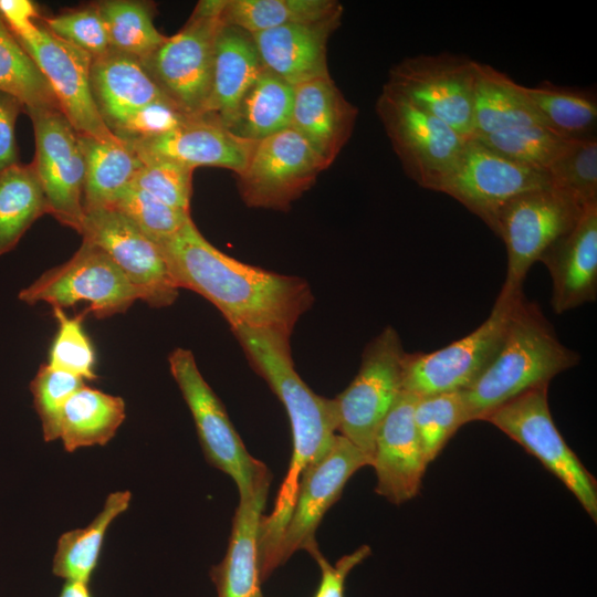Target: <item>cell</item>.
Segmentation results:
<instances>
[{"label":"cell","mask_w":597,"mask_h":597,"mask_svg":"<svg viewBox=\"0 0 597 597\" xmlns=\"http://www.w3.org/2000/svg\"><path fill=\"white\" fill-rule=\"evenodd\" d=\"M179 289L211 302L231 327L276 331L291 336L313 303L308 283L249 265L214 248L192 219L158 245Z\"/></svg>","instance_id":"obj_1"},{"label":"cell","mask_w":597,"mask_h":597,"mask_svg":"<svg viewBox=\"0 0 597 597\" xmlns=\"http://www.w3.org/2000/svg\"><path fill=\"white\" fill-rule=\"evenodd\" d=\"M245 355L284 405L292 430L293 452L273 512L263 516L259 534L260 562L271 568L274 555L291 515L297 485L304 470L323 457L332 446L338 418L334 399L316 395L294 369L291 336L283 333L231 327Z\"/></svg>","instance_id":"obj_2"},{"label":"cell","mask_w":597,"mask_h":597,"mask_svg":"<svg viewBox=\"0 0 597 597\" xmlns=\"http://www.w3.org/2000/svg\"><path fill=\"white\" fill-rule=\"evenodd\" d=\"M579 355L563 345L540 307L522 295L514 304L503 341L484 370L464 390L468 423L576 366Z\"/></svg>","instance_id":"obj_3"},{"label":"cell","mask_w":597,"mask_h":597,"mask_svg":"<svg viewBox=\"0 0 597 597\" xmlns=\"http://www.w3.org/2000/svg\"><path fill=\"white\" fill-rule=\"evenodd\" d=\"M226 2L199 1L185 27L140 60L165 97L188 116L206 114L209 105L216 38Z\"/></svg>","instance_id":"obj_4"},{"label":"cell","mask_w":597,"mask_h":597,"mask_svg":"<svg viewBox=\"0 0 597 597\" xmlns=\"http://www.w3.org/2000/svg\"><path fill=\"white\" fill-rule=\"evenodd\" d=\"M399 334L386 326L364 349L359 370L335 400L337 431L370 460L377 431L404 390Z\"/></svg>","instance_id":"obj_5"},{"label":"cell","mask_w":597,"mask_h":597,"mask_svg":"<svg viewBox=\"0 0 597 597\" xmlns=\"http://www.w3.org/2000/svg\"><path fill=\"white\" fill-rule=\"evenodd\" d=\"M168 362L170 373L192 415L209 463L234 481L240 499L270 481L271 473L263 462L248 452L220 399L202 377L193 354L185 348H176L170 353Z\"/></svg>","instance_id":"obj_6"},{"label":"cell","mask_w":597,"mask_h":597,"mask_svg":"<svg viewBox=\"0 0 597 597\" xmlns=\"http://www.w3.org/2000/svg\"><path fill=\"white\" fill-rule=\"evenodd\" d=\"M492 423L535 457L597 520V482L569 448L554 423L548 406V385L531 389L491 411Z\"/></svg>","instance_id":"obj_7"},{"label":"cell","mask_w":597,"mask_h":597,"mask_svg":"<svg viewBox=\"0 0 597 597\" xmlns=\"http://www.w3.org/2000/svg\"><path fill=\"white\" fill-rule=\"evenodd\" d=\"M585 207L568 193L551 187L522 193L501 209L496 235L505 244L507 269L500 296L512 298L523 294L531 266L576 224Z\"/></svg>","instance_id":"obj_8"},{"label":"cell","mask_w":597,"mask_h":597,"mask_svg":"<svg viewBox=\"0 0 597 597\" xmlns=\"http://www.w3.org/2000/svg\"><path fill=\"white\" fill-rule=\"evenodd\" d=\"M376 112L405 172L422 188L439 191L468 139L387 86Z\"/></svg>","instance_id":"obj_9"},{"label":"cell","mask_w":597,"mask_h":597,"mask_svg":"<svg viewBox=\"0 0 597 597\" xmlns=\"http://www.w3.org/2000/svg\"><path fill=\"white\" fill-rule=\"evenodd\" d=\"M19 300L29 305L45 302L60 308L85 301L86 314L104 318L126 312L139 296L108 254L83 241L70 260L21 290Z\"/></svg>","instance_id":"obj_10"},{"label":"cell","mask_w":597,"mask_h":597,"mask_svg":"<svg viewBox=\"0 0 597 597\" xmlns=\"http://www.w3.org/2000/svg\"><path fill=\"white\" fill-rule=\"evenodd\" d=\"M522 295H498L490 315L479 327L440 349L406 353L404 390L423 397L467 389L498 352L514 304Z\"/></svg>","instance_id":"obj_11"},{"label":"cell","mask_w":597,"mask_h":597,"mask_svg":"<svg viewBox=\"0 0 597 597\" xmlns=\"http://www.w3.org/2000/svg\"><path fill=\"white\" fill-rule=\"evenodd\" d=\"M35 139L31 165L43 190L48 213L80 233L84 219L85 161L80 135L60 108L28 107Z\"/></svg>","instance_id":"obj_12"},{"label":"cell","mask_w":597,"mask_h":597,"mask_svg":"<svg viewBox=\"0 0 597 597\" xmlns=\"http://www.w3.org/2000/svg\"><path fill=\"white\" fill-rule=\"evenodd\" d=\"M476 64L471 59L449 53L410 56L389 70L385 86L470 139Z\"/></svg>","instance_id":"obj_13"},{"label":"cell","mask_w":597,"mask_h":597,"mask_svg":"<svg viewBox=\"0 0 597 597\" xmlns=\"http://www.w3.org/2000/svg\"><path fill=\"white\" fill-rule=\"evenodd\" d=\"M551 187L547 171L511 160L470 138L439 192L459 201L496 234L499 213L510 200Z\"/></svg>","instance_id":"obj_14"},{"label":"cell","mask_w":597,"mask_h":597,"mask_svg":"<svg viewBox=\"0 0 597 597\" xmlns=\"http://www.w3.org/2000/svg\"><path fill=\"white\" fill-rule=\"evenodd\" d=\"M328 165L297 132L289 127L256 142L238 188L249 207L283 210Z\"/></svg>","instance_id":"obj_15"},{"label":"cell","mask_w":597,"mask_h":597,"mask_svg":"<svg viewBox=\"0 0 597 597\" xmlns=\"http://www.w3.org/2000/svg\"><path fill=\"white\" fill-rule=\"evenodd\" d=\"M367 465H371L370 458L336 434L326 453L304 470L274 555V569L297 551L304 549L313 558L321 553L315 534L323 516L339 499L350 476Z\"/></svg>","instance_id":"obj_16"},{"label":"cell","mask_w":597,"mask_h":597,"mask_svg":"<svg viewBox=\"0 0 597 597\" xmlns=\"http://www.w3.org/2000/svg\"><path fill=\"white\" fill-rule=\"evenodd\" d=\"M83 241L102 249L117 264L138 293L153 307H166L178 297L176 284L160 248L127 217L115 209L84 214Z\"/></svg>","instance_id":"obj_17"},{"label":"cell","mask_w":597,"mask_h":597,"mask_svg":"<svg viewBox=\"0 0 597 597\" xmlns=\"http://www.w3.org/2000/svg\"><path fill=\"white\" fill-rule=\"evenodd\" d=\"M15 38L44 75L60 109L75 130L98 139L117 140L98 114L92 96L93 57L55 36L41 18L33 28Z\"/></svg>","instance_id":"obj_18"},{"label":"cell","mask_w":597,"mask_h":597,"mask_svg":"<svg viewBox=\"0 0 597 597\" xmlns=\"http://www.w3.org/2000/svg\"><path fill=\"white\" fill-rule=\"evenodd\" d=\"M417 398L402 390L383 420L374 443L375 491L397 505L418 494L428 465L413 420Z\"/></svg>","instance_id":"obj_19"},{"label":"cell","mask_w":597,"mask_h":597,"mask_svg":"<svg viewBox=\"0 0 597 597\" xmlns=\"http://www.w3.org/2000/svg\"><path fill=\"white\" fill-rule=\"evenodd\" d=\"M256 142L238 137L214 116H189L160 136L128 144L142 160L158 158L196 167H220L241 174Z\"/></svg>","instance_id":"obj_20"},{"label":"cell","mask_w":597,"mask_h":597,"mask_svg":"<svg viewBox=\"0 0 597 597\" xmlns=\"http://www.w3.org/2000/svg\"><path fill=\"white\" fill-rule=\"evenodd\" d=\"M538 261L551 275L556 314L596 300L597 201L585 207L576 224L556 239Z\"/></svg>","instance_id":"obj_21"},{"label":"cell","mask_w":597,"mask_h":597,"mask_svg":"<svg viewBox=\"0 0 597 597\" xmlns=\"http://www.w3.org/2000/svg\"><path fill=\"white\" fill-rule=\"evenodd\" d=\"M342 14L253 33L263 67L292 85L329 75L326 46Z\"/></svg>","instance_id":"obj_22"},{"label":"cell","mask_w":597,"mask_h":597,"mask_svg":"<svg viewBox=\"0 0 597 597\" xmlns=\"http://www.w3.org/2000/svg\"><path fill=\"white\" fill-rule=\"evenodd\" d=\"M357 113L326 75L294 85L290 127L329 166L349 139Z\"/></svg>","instance_id":"obj_23"},{"label":"cell","mask_w":597,"mask_h":597,"mask_svg":"<svg viewBox=\"0 0 597 597\" xmlns=\"http://www.w3.org/2000/svg\"><path fill=\"white\" fill-rule=\"evenodd\" d=\"M270 482L239 501L227 553L210 570L218 597H263L259 534Z\"/></svg>","instance_id":"obj_24"},{"label":"cell","mask_w":597,"mask_h":597,"mask_svg":"<svg viewBox=\"0 0 597 597\" xmlns=\"http://www.w3.org/2000/svg\"><path fill=\"white\" fill-rule=\"evenodd\" d=\"M90 83L98 114L109 130L134 111L167 100L139 59L112 49L93 59Z\"/></svg>","instance_id":"obj_25"},{"label":"cell","mask_w":597,"mask_h":597,"mask_svg":"<svg viewBox=\"0 0 597 597\" xmlns=\"http://www.w3.org/2000/svg\"><path fill=\"white\" fill-rule=\"evenodd\" d=\"M262 70L252 34L222 21L216 38L212 90L206 114L227 127Z\"/></svg>","instance_id":"obj_26"},{"label":"cell","mask_w":597,"mask_h":597,"mask_svg":"<svg viewBox=\"0 0 597 597\" xmlns=\"http://www.w3.org/2000/svg\"><path fill=\"white\" fill-rule=\"evenodd\" d=\"M78 135L85 161L84 212L111 209L133 186L143 161L137 153L121 139L104 140Z\"/></svg>","instance_id":"obj_27"},{"label":"cell","mask_w":597,"mask_h":597,"mask_svg":"<svg viewBox=\"0 0 597 597\" xmlns=\"http://www.w3.org/2000/svg\"><path fill=\"white\" fill-rule=\"evenodd\" d=\"M533 125L542 124L521 84L491 65L478 62L472 137Z\"/></svg>","instance_id":"obj_28"},{"label":"cell","mask_w":597,"mask_h":597,"mask_svg":"<svg viewBox=\"0 0 597 597\" xmlns=\"http://www.w3.org/2000/svg\"><path fill=\"white\" fill-rule=\"evenodd\" d=\"M126 417L125 401L86 385L66 401L60 425L64 450L106 444Z\"/></svg>","instance_id":"obj_29"},{"label":"cell","mask_w":597,"mask_h":597,"mask_svg":"<svg viewBox=\"0 0 597 597\" xmlns=\"http://www.w3.org/2000/svg\"><path fill=\"white\" fill-rule=\"evenodd\" d=\"M293 102L294 85L263 67L227 128L238 137L259 142L290 127Z\"/></svg>","instance_id":"obj_30"},{"label":"cell","mask_w":597,"mask_h":597,"mask_svg":"<svg viewBox=\"0 0 597 597\" xmlns=\"http://www.w3.org/2000/svg\"><path fill=\"white\" fill-rule=\"evenodd\" d=\"M541 124L568 139L596 137L597 98L591 91L542 82L533 87L521 85Z\"/></svg>","instance_id":"obj_31"},{"label":"cell","mask_w":597,"mask_h":597,"mask_svg":"<svg viewBox=\"0 0 597 597\" xmlns=\"http://www.w3.org/2000/svg\"><path fill=\"white\" fill-rule=\"evenodd\" d=\"M129 491H116L106 498L101 512L83 528L63 533L56 544L52 572L65 582L88 584L102 551L104 537L112 522L130 503Z\"/></svg>","instance_id":"obj_32"},{"label":"cell","mask_w":597,"mask_h":597,"mask_svg":"<svg viewBox=\"0 0 597 597\" xmlns=\"http://www.w3.org/2000/svg\"><path fill=\"white\" fill-rule=\"evenodd\" d=\"M48 213L43 190L31 164L0 172V256L12 250L25 231Z\"/></svg>","instance_id":"obj_33"},{"label":"cell","mask_w":597,"mask_h":597,"mask_svg":"<svg viewBox=\"0 0 597 597\" xmlns=\"http://www.w3.org/2000/svg\"><path fill=\"white\" fill-rule=\"evenodd\" d=\"M343 12L334 0H227L223 23L251 34L292 23L314 22Z\"/></svg>","instance_id":"obj_34"},{"label":"cell","mask_w":597,"mask_h":597,"mask_svg":"<svg viewBox=\"0 0 597 597\" xmlns=\"http://www.w3.org/2000/svg\"><path fill=\"white\" fill-rule=\"evenodd\" d=\"M106 25L109 49L139 60L167 39L154 24V4L136 0L96 2Z\"/></svg>","instance_id":"obj_35"},{"label":"cell","mask_w":597,"mask_h":597,"mask_svg":"<svg viewBox=\"0 0 597 597\" xmlns=\"http://www.w3.org/2000/svg\"><path fill=\"white\" fill-rule=\"evenodd\" d=\"M0 91L28 107L60 108L44 75L0 15Z\"/></svg>","instance_id":"obj_36"},{"label":"cell","mask_w":597,"mask_h":597,"mask_svg":"<svg viewBox=\"0 0 597 597\" xmlns=\"http://www.w3.org/2000/svg\"><path fill=\"white\" fill-rule=\"evenodd\" d=\"M413 420L425 460L429 464L457 430L468 423L462 390L418 397Z\"/></svg>","instance_id":"obj_37"},{"label":"cell","mask_w":597,"mask_h":597,"mask_svg":"<svg viewBox=\"0 0 597 597\" xmlns=\"http://www.w3.org/2000/svg\"><path fill=\"white\" fill-rule=\"evenodd\" d=\"M472 138L503 157L545 171L570 142L542 125L516 127Z\"/></svg>","instance_id":"obj_38"},{"label":"cell","mask_w":597,"mask_h":597,"mask_svg":"<svg viewBox=\"0 0 597 597\" xmlns=\"http://www.w3.org/2000/svg\"><path fill=\"white\" fill-rule=\"evenodd\" d=\"M546 171L553 188L583 206L597 201V138L570 140Z\"/></svg>","instance_id":"obj_39"},{"label":"cell","mask_w":597,"mask_h":597,"mask_svg":"<svg viewBox=\"0 0 597 597\" xmlns=\"http://www.w3.org/2000/svg\"><path fill=\"white\" fill-rule=\"evenodd\" d=\"M111 209L127 217L157 245L170 240L191 220L189 211L170 207L134 186Z\"/></svg>","instance_id":"obj_40"},{"label":"cell","mask_w":597,"mask_h":597,"mask_svg":"<svg viewBox=\"0 0 597 597\" xmlns=\"http://www.w3.org/2000/svg\"><path fill=\"white\" fill-rule=\"evenodd\" d=\"M86 315L83 312L69 317L63 308L53 307L57 332L50 348L48 365L84 380H94L97 378L95 350L83 328V320Z\"/></svg>","instance_id":"obj_41"},{"label":"cell","mask_w":597,"mask_h":597,"mask_svg":"<svg viewBox=\"0 0 597 597\" xmlns=\"http://www.w3.org/2000/svg\"><path fill=\"white\" fill-rule=\"evenodd\" d=\"M85 385L84 379L43 364L30 383L33 405L46 442L60 438L63 408L70 397Z\"/></svg>","instance_id":"obj_42"},{"label":"cell","mask_w":597,"mask_h":597,"mask_svg":"<svg viewBox=\"0 0 597 597\" xmlns=\"http://www.w3.org/2000/svg\"><path fill=\"white\" fill-rule=\"evenodd\" d=\"M41 21L55 36L88 53L93 59L109 50L106 25L96 2L41 17Z\"/></svg>","instance_id":"obj_43"},{"label":"cell","mask_w":597,"mask_h":597,"mask_svg":"<svg viewBox=\"0 0 597 597\" xmlns=\"http://www.w3.org/2000/svg\"><path fill=\"white\" fill-rule=\"evenodd\" d=\"M133 186L151 195L166 205L189 211L195 169L175 161L144 159Z\"/></svg>","instance_id":"obj_44"},{"label":"cell","mask_w":597,"mask_h":597,"mask_svg":"<svg viewBox=\"0 0 597 597\" xmlns=\"http://www.w3.org/2000/svg\"><path fill=\"white\" fill-rule=\"evenodd\" d=\"M188 117L168 100H161L134 111L111 132L122 142L135 144L166 134Z\"/></svg>","instance_id":"obj_45"},{"label":"cell","mask_w":597,"mask_h":597,"mask_svg":"<svg viewBox=\"0 0 597 597\" xmlns=\"http://www.w3.org/2000/svg\"><path fill=\"white\" fill-rule=\"evenodd\" d=\"M370 554V547L363 545L355 552L341 557L335 565L322 555L314 559L321 568L322 577L314 597H345V582L348 574Z\"/></svg>","instance_id":"obj_46"},{"label":"cell","mask_w":597,"mask_h":597,"mask_svg":"<svg viewBox=\"0 0 597 597\" xmlns=\"http://www.w3.org/2000/svg\"><path fill=\"white\" fill-rule=\"evenodd\" d=\"M25 105L15 96L0 91V172L19 164L15 122Z\"/></svg>","instance_id":"obj_47"},{"label":"cell","mask_w":597,"mask_h":597,"mask_svg":"<svg viewBox=\"0 0 597 597\" xmlns=\"http://www.w3.org/2000/svg\"><path fill=\"white\" fill-rule=\"evenodd\" d=\"M0 15L14 35H20L41 18L38 6L29 0H0Z\"/></svg>","instance_id":"obj_48"},{"label":"cell","mask_w":597,"mask_h":597,"mask_svg":"<svg viewBox=\"0 0 597 597\" xmlns=\"http://www.w3.org/2000/svg\"><path fill=\"white\" fill-rule=\"evenodd\" d=\"M57 597H92L88 584L82 582H65Z\"/></svg>","instance_id":"obj_49"}]
</instances>
